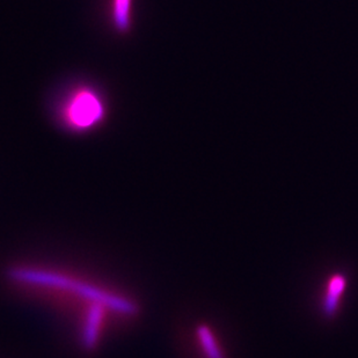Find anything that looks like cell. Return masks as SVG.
<instances>
[{
    "mask_svg": "<svg viewBox=\"0 0 358 358\" xmlns=\"http://www.w3.org/2000/svg\"><path fill=\"white\" fill-rule=\"evenodd\" d=\"M10 278L19 287L54 297L65 298L80 306L88 303H101L108 306L119 318H134L138 312L135 301L127 296L99 287L91 280L61 271L38 267H17L10 271Z\"/></svg>",
    "mask_w": 358,
    "mask_h": 358,
    "instance_id": "6da1fadb",
    "label": "cell"
},
{
    "mask_svg": "<svg viewBox=\"0 0 358 358\" xmlns=\"http://www.w3.org/2000/svg\"><path fill=\"white\" fill-rule=\"evenodd\" d=\"M108 112L105 93L92 81H73L65 85L51 102L56 124L76 135L101 128L108 119Z\"/></svg>",
    "mask_w": 358,
    "mask_h": 358,
    "instance_id": "7a4b0ae2",
    "label": "cell"
},
{
    "mask_svg": "<svg viewBox=\"0 0 358 358\" xmlns=\"http://www.w3.org/2000/svg\"><path fill=\"white\" fill-rule=\"evenodd\" d=\"M112 310L101 303L83 305L80 315V342L85 350L92 352L98 347Z\"/></svg>",
    "mask_w": 358,
    "mask_h": 358,
    "instance_id": "3957f363",
    "label": "cell"
},
{
    "mask_svg": "<svg viewBox=\"0 0 358 358\" xmlns=\"http://www.w3.org/2000/svg\"><path fill=\"white\" fill-rule=\"evenodd\" d=\"M347 287L348 278L343 273H334L327 278L320 303L321 313L324 318L331 320L338 315Z\"/></svg>",
    "mask_w": 358,
    "mask_h": 358,
    "instance_id": "277c9868",
    "label": "cell"
},
{
    "mask_svg": "<svg viewBox=\"0 0 358 358\" xmlns=\"http://www.w3.org/2000/svg\"><path fill=\"white\" fill-rule=\"evenodd\" d=\"M109 17L120 34H128L132 27L134 0H109Z\"/></svg>",
    "mask_w": 358,
    "mask_h": 358,
    "instance_id": "5b68a950",
    "label": "cell"
},
{
    "mask_svg": "<svg viewBox=\"0 0 358 358\" xmlns=\"http://www.w3.org/2000/svg\"><path fill=\"white\" fill-rule=\"evenodd\" d=\"M195 338L203 358H227L216 333L209 324H197Z\"/></svg>",
    "mask_w": 358,
    "mask_h": 358,
    "instance_id": "8992f818",
    "label": "cell"
}]
</instances>
